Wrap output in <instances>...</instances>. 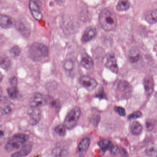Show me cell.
I'll list each match as a JSON object with an SVG mask.
<instances>
[{"mask_svg":"<svg viewBox=\"0 0 157 157\" xmlns=\"http://www.w3.org/2000/svg\"><path fill=\"white\" fill-rule=\"evenodd\" d=\"M157 10L150 11L147 13L146 15V21L150 24H154L157 22Z\"/></svg>","mask_w":157,"mask_h":157,"instance_id":"19","label":"cell"},{"mask_svg":"<svg viewBox=\"0 0 157 157\" xmlns=\"http://www.w3.org/2000/svg\"><path fill=\"white\" fill-rule=\"evenodd\" d=\"M128 60L134 68H139L142 64V58L140 51L137 48H133L129 51Z\"/></svg>","mask_w":157,"mask_h":157,"instance_id":"5","label":"cell"},{"mask_svg":"<svg viewBox=\"0 0 157 157\" xmlns=\"http://www.w3.org/2000/svg\"><path fill=\"white\" fill-rule=\"evenodd\" d=\"M143 84L146 94L150 95L153 92L154 88V81L152 77L150 75L146 76L144 78Z\"/></svg>","mask_w":157,"mask_h":157,"instance_id":"14","label":"cell"},{"mask_svg":"<svg viewBox=\"0 0 157 157\" xmlns=\"http://www.w3.org/2000/svg\"><path fill=\"white\" fill-rule=\"evenodd\" d=\"M55 131L59 136H63L66 135V128L64 124H60L56 128Z\"/></svg>","mask_w":157,"mask_h":157,"instance_id":"27","label":"cell"},{"mask_svg":"<svg viewBox=\"0 0 157 157\" xmlns=\"http://www.w3.org/2000/svg\"><path fill=\"white\" fill-rule=\"evenodd\" d=\"M11 86L12 87H17V79L16 77H13L12 78L10 79Z\"/></svg>","mask_w":157,"mask_h":157,"instance_id":"36","label":"cell"},{"mask_svg":"<svg viewBox=\"0 0 157 157\" xmlns=\"http://www.w3.org/2000/svg\"><path fill=\"white\" fill-rule=\"evenodd\" d=\"M32 146L30 144L24 145L19 151L11 155V157H22L28 155L32 151Z\"/></svg>","mask_w":157,"mask_h":157,"instance_id":"16","label":"cell"},{"mask_svg":"<svg viewBox=\"0 0 157 157\" xmlns=\"http://www.w3.org/2000/svg\"><path fill=\"white\" fill-rule=\"evenodd\" d=\"M15 26L17 27L19 32L25 37H28L31 34V28L27 22L23 20L18 21Z\"/></svg>","mask_w":157,"mask_h":157,"instance_id":"11","label":"cell"},{"mask_svg":"<svg viewBox=\"0 0 157 157\" xmlns=\"http://www.w3.org/2000/svg\"><path fill=\"white\" fill-rule=\"evenodd\" d=\"M81 110L78 107H75L67 115L64 121V125L66 128L72 129L76 126L79 119Z\"/></svg>","mask_w":157,"mask_h":157,"instance_id":"4","label":"cell"},{"mask_svg":"<svg viewBox=\"0 0 157 157\" xmlns=\"http://www.w3.org/2000/svg\"><path fill=\"white\" fill-rule=\"evenodd\" d=\"M4 115H5V113H4L3 108H2V107H0V120H1L2 117Z\"/></svg>","mask_w":157,"mask_h":157,"instance_id":"37","label":"cell"},{"mask_svg":"<svg viewBox=\"0 0 157 157\" xmlns=\"http://www.w3.org/2000/svg\"><path fill=\"white\" fill-rule=\"evenodd\" d=\"M2 93V90L1 87H0V96H1Z\"/></svg>","mask_w":157,"mask_h":157,"instance_id":"39","label":"cell"},{"mask_svg":"<svg viewBox=\"0 0 157 157\" xmlns=\"http://www.w3.org/2000/svg\"><path fill=\"white\" fill-rule=\"evenodd\" d=\"M90 139L88 138H85L83 139L80 142L78 147V151L80 153L83 154V153H85L86 151L88 150V148L90 147Z\"/></svg>","mask_w":157,"mask_h":157,"instance_id":"17","label":"cell"},{"mask_svg":"<svg viewBox=\"0 0 157 157\" xmlns=\"http://www.w3.org/2000/svg\"><path fill=\"white\" fill-rule=\"evenodd\" d=\"M111 154L113 155H117L120 152V149L117 146H113L111 149L110 150Z\"/></svg>","mask_w":157,"mask_h":157,"instance_id":"34","label":"cell"},{"mask_svg":"<svg viewBox=\"0 0 157 157\" xmlns=\"http://www.w3.org/2000/svg\"><path fill=\"white\" fill-rule=\"evenodd\" d=\"M99 22L105 31H113L116 28L117 19L113 12L108 9H104L100 13Z\"/></svg>","mask_w":157,"mask_h":157,"instance_id":"1","label":"cell"},{"mask_svg":"<svg viewBox=\"0 0 157 157\" xmlns=\"http://www.w3.org/2000/svg\"><path fill=\"white\" fill-rule=\"evenodd\" d=\"M29 54L31 59L37 62L48 56L49 50L45 45L41 43H34L30 47Z\"/></svg>","mask_w":157,"mask_h":157,"instance_id":"2","label":"cell"},{"mask_svg":"<svg viewBox=\"0 0 157 157\" xmlns=\"http://www.w3.org/2000/svg\"><path fill=\"white\" fill-rule=\"evenodd\" d=\"M146 127L148 130L151 131L154 128L155 125V122L154 120H148L146 123Z\"/></svg>","mask_w":157,"mask_h":157,"instance_id":"30","label":"cell"},{"mask_svg":"<svg viewBox=\"0 0 157 157\" xmlns=\"http://www.w3.org/2000/svg\"><path fill=\"white\" fill-rule=\"evenodd\" d=\"M130 3L128 1H120L116 6V9L119 12L127 10L130 7Z\"/></svg>","mask_w":157,"mask_h":157,"instance_id":"21","label":"cell"},{"mask_svg":"<svg viewBox=\"0 0 157 157\" xmlns=\"http://www.w3.org/2000/svg\"><path fill=\"white\" fill-rule=\"evenodd\" d=\"M11 66V61L7 56H0V67L6 71L9 70Z\"/></svg>","mask_w":157,"mask_h":157,"instance_id":"18","label":"cell"},{"mask_svg":"<svg viewBox=\"0 0 157 157\" xmlns=\"http://www.w3.org/2000/svg\"><path fill=\"white\" fill-rule=\"evenodd\" d=\"M14 109V105L11 103L7 105L5 108H3L5 115H9L11 113Z\"/></svg>","mask_w":157,"mask_h":157,"instance_id":"29","label":"cell"},{"mask_svg":"<svg viewBox=\"0 0 157 157\" xmlns=\"http://www.w3.org/2000/svg\"><path fill=\"white\" fill-rule=\"evenodd\" d=\"M117 89L122 92H128L130 91L131 87L127 82L124 80H121L119 81L117 84Z\"/></svg>","mask_w":157,"mask_h":157,"instance_id":"22","label":"cell"},{"mask_svg":"<svg viewBox=\"0 0 157 157\" xmlns=\"http://www.w3.org/2000/svg\"><path fill=\"white\" fill-rule=\"evenodd\" d=\"M105 67L115 74L118 72V67L114 55L113 54H107L106 56Z\"/></svg>","mask_w":157,"mask_h":157,"instance_id":"9","label":"cell"},{"mask_svg":"<svg viewBox=\"0 0 157 157\" xmlns=\"http://www.w3.org/2000/svg\"><path fill=\"white\" fill-rule=\"evenodd\" d=\"M3 78V76L2 72L0 71V82H1Z\"/></svg>","mask_w":157,"mask_h":157,"instance_id":"38","label":"cell"},{"mask_svg":"<svg viewBox=\"0 0 157 157\" xmlns=\"http://www.w3.org/2000/svg\"><path fill=\"white\" fill-rule=\"evenodd\" d=\"M13 19L9 15L0 14V26L5 29L13 28L15 25Z\"/></svg>","mask_w":157,"mask_h":157,"instance_id":"12","label":"cell"},{"mask_svg":"<svg viewBox=\"0 0 157 157\" xmlns=\"http://www.w3.org/2000/svg\"><path fill=\"white\" fill-rule=\"evenodd\" d=\"M155 150L153 147H149L146 150V154L149 156H154L155 154Z\"/></svg>","mask_w":157,"mask_h":157,"instance_id":"35","label":"cell"},{"mask_svg":"<svg viewBox=\"0 0 157 157\" xmlns=\"http://www.w3.org/2000/svg\"><path fill=\"white\" fill-rule=\"evenodd\" d=\"M97 34L96 29L93 27H89L86 29L82 37V43H86L93 39Z\"/></svg>","mask_w":157,"mask_h":157,"instance_id":"13","label":"cell"},{"mask_svg":"<svg viewBox=\"0 0 157 157\" xmlns=\"http://www.w3.org/2000/svg\"><path fill=\"white\" fill-rule=\"evenodd\" d=\"M21 50L18 46H14L10 50V54L12 57L16 58L19 56L21 54Z\"/></svg>","mask_w":157,"mask_h":157,"instance_id":"26","label":"cell"},{"mask_svg":"<svg viewBox=\"0 0 157 157\" xmlns=\"http://www.w3.org/2000/svg\"><path fill=\"white\" fill-rule=\"evenodd\" d=\"M29 9L33 17L36 21H39L43 19V14L41 12V4L37 1H30L29 2Z\"/></svg>","mask_w":157,"mask_h":157,"instance_id":"6","label":"cell"},{"mask_svg":"<svg viewBox=\"0 0 157 157\" xmlns=\"http://www.w3.org/2000/svg\"><path fill=\"white\" fill-rule=\"evenodd\" d=\"M81 64L86 69L90 70L93 67L94 61L89 55L84 54L82 56Z\"/></svg>","mask_w":157,"mask_h":157,"instance_id":"15","label":"cell"},{"mask_svg":"<svg viewBox=\"0 0 157 157\" xmlns=\"http://www.w3.org/2000/svg\"><path fill=\"white\" fill-rule=\"evenodd\" d=\"M142 116V113L140 111L134 112L128 116V119H134L140 117Z\"/></svg>","mask_w":157,"mask_h":157,"instance_id":"31","label":"cell"},{"mask_svg":"<svg viewBox=\"0 0 157 157\" xmlns=\"http://www.w3.org/2000/svg\"><path fill=\"white\" fill-rule=\"evenodd\" d=\"M28 115L30 117V123L33 125L39 123L41 118V111L39 108L30 107L28 110Z\"/></svg>","mask_w":157,"mask_h":157,"instance_id":"10","label":"cell"},{"mask_svg":"<svg viewBox=\"0 0 157 157\" xmlns=\"http://www.w3.org/2000/svg\"><path fill=\"white\" fill-rule=\"evenodd\" d=\"M29 139V136L24 134H18L13 136L5 145V150L10 152L22 147Z\"/></svg>","mask_w":157,"mask_h":157,"instance_id":"3","label":"cell"},{"mask_svg":"<svg viewBox=\"0 0 157 157\" xmlns=\"http://www.w3.org/2000/svg\"><path fill=\"white\" fill-rule=\"evenodd\" d=\"M73 67H74V63L72 60H70V59L67 60L64 63V68L66 70L68 71L72 70Z\"/></svg>","mask_w":157,"mask_h":157,"instance_id":"28","label":"cell"},{"mask_svg":"<svg viewBox=\"0 0 157 157\" xmlns=\"http://www.w3.org/2000/svg\"><path fill=\"white\" fill-rule=\"evenodd\" d=\"M7 92L9 96L12 99H16L18 97L19 94V90L17 87H12L11 86L10 88L7 89Z\"/></svg>","mask_w":157,"mask_h":157,"instance_id":"25","label":"cell"},{"mask_svg":"<svg viewBox=\"0 0 157 157\" xmlns=\"http://www.w3.org/2000/svg\"><path fill=\"white\" fill-rule=\"evenodd\" d=\"M115 110L120 116L124 117L125 116V110L123 107L120 106H116L115 107Z\"/></svg>","mask_w":157,"mask_h":157,"instance_id":"32","label":"cell"},{"mask_svg":"<svg viewBox=\"0 0 157 157\" xmlns=\"http://www.w3.org/2000/svg\"><path fill=\"white\" fill-rule=\"evenodd\" d=\"M47 100L45 96L40 93L34 94L30 100V107L39 108L46 104Z\"/></svg>","mask_w":157,"mask_h":157,"instance_id":"7","label":"cell"},{"mask_svg":"<svg viewBox=\"0 0 157 157\" xmlns=\"http://www.w3.org/2000/svg\"><path fill=\"white\" fill-rule=\"evenodd\" d=\"M127 157V156H122V157Z\"/></svg>","mask_w":157,"mask_h":157,"instance_id":"40","label":"cell"},{"mask_svg":"<svg viewBox=\"0 0 157 157\" xmlns=\"http://www.w3.org/2000/svg\"><path fill=\"white\" fill-rule=\"evenodd\" d=\"M142 128L139 122L135 121L131 125V132L132 134L139 135L142 132Z\"/></svg>","mask_w":157,"mask_h":157,"instance_id":"24","label":"cell"},{"mask_svg":"<svg viewBox=\"0 0 157 157\" xmlns=\"http://www.w3.org/2000/svg\"><path fill=\"white\" fill-rule=\"evenodd\" d=\"M9 131L5 126L0 125V144H2L8 138Z\"/></svg>","mask_w":157,"mask_h":157,"instance_id":"23","label":"cell"},{"mask_svg":"<svg viewBox=\"0 0 157 157\" xmlns=\"http://www.w3.org/2000/svg\"><path fill=\"white\" fill-rule=\"evenodd\" d=\"M98 145L102 151H103L110 150L113 146V143L111 141L106 139H102L100 140L98 143Z\"/></svg>","mask_w":157,"mask_h":157,"instance_id":"20","label":"cell"},{"mask_svg":"<svg viewBox=\"0 0 157 157\" xmlns=\"http://www.w3.org/2000/svg\"><path fill=\"white\" fill-rule=\"evenodd\" d=\"M81 85L89 91L94 90L98 85L97 82L94 79L88 76H82L79 79Z\"/></svg>","mask_w":157,"mask_h":157,"instance_id":"8","label":"cell"},{"mask_svg":"<svg viewBox=\"0 0 157 157\" xmlns=\"http://www.w3.org/2000/svg\"><path fill=\"white\" fill-rule=\"evenodd\" d=\"M95 96H96V97L101 98V99H105V97H106V95H105V93L103 88H101L100 90L98 91Z\"/></svg>","mask_w":157,"mask_h":157,"instance_id":"33","label":"cell"}]
</instances>
